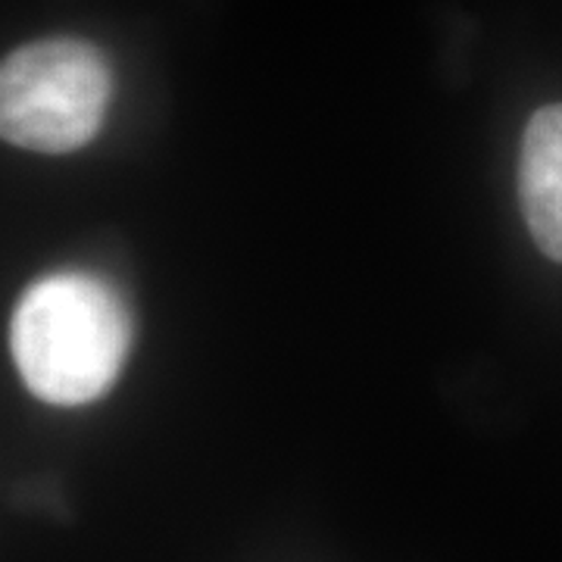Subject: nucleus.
I'll return each mask as SVG.
<instances>
[{
  "label": "nucleus",
  "instance_id": "f257e3e1",
  "mask_svg": "<svg viewBox=\"0 0 562 562\" xmlns=\"http://www.w3.org/2000/svg\"><path fill=\"white\" fill-rule=\"evenodd\" d=\"M10 335L25 387L44 403L81 406L120 379L132 347V316L110 281L66 269L22 294Z\"/></svg>",
  "mask_w": 562,
  "mask_h": 562
},
{
  "label": "nucleus",
  "instance_id": "f03ea898",
  "mask_svg": "<svg viewBox=\"0 0 562 562\" xmlns=\"http://www.w3.org/2000/svg\"><path fill=\"white\" fill-rule=\"evenodd\" d=\"M110 101L113 69L81 38L22 44L0 66V132L25 150H79L101 132Z\"/></svg>",
  "mask_w": 562,
  "mask_h": 562
},
{
  "label": "nucleus",
  "instance_id": "7ed1b4c3",
  "mask_svg": "<svg viewBox=\"0 0 562 562\" xmlns=\"http://www.w3.org/2000/svg\"><path fill=\"white\" fill-rule=\"evenodd\" d=\"M519 203L538 250L562 262V103H547L525 125Z\"/></svg>",
  "mask_w": 562,
  "mask_h": 562
}]
</instances>
